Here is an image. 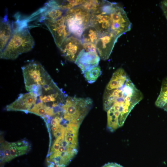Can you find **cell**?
Instances as JSON below:
<instances>
[{
    "label": "cell",
    "instance_id": "obj_1",
    "mask_svg": "<svg viewBox=\"0 0 167 167\" xmlns=\"http://www.w3.org/2000/svg\"><path fill=\"white\" fill-rule=\"evenodd\" d=\"M89 25L100 35L112 33L118 37L130 30L131 27L123 8L117 3L107 1L91 13Z\"/></svg>",
    "mask_w": 167,
    "mask_h": 167
},
{
    "label": "cell",
    "instance_id": "obj_2",
    "mask_svg": "<svg viewBox=\"0 0 167 167\" xmlns=\"http://www.w3.org/2000/svg\"><path fill=\"white\" fill-rule=\"evenodd\" d=\"M143 98L142 92L134 86L118 99L107 111L108 130L113 132L122 126L131 110Z\"/></svg>",
    "mask_w": 167,
    "mask_h": 167
},
{
    "label": "cell",
    "instance_id": "obj_3",
    "mask_svg": "<svg viewBox=\"0 0 167 167\" xmlns=\"http://www.w3.org/2000/svg\"><path fill=\"white\" fill-rule=\"evenodd\" d=\"M14 24L13 35L5 48L0 52L1 59L14 60L21 54L31 50L34 46V41L27 23L17 20Z\"/></svg>",
    "mask_w": 167,
    "mask_h": 167
},
{
    "label": "cell",
    "instance_id": "obj_4",
    "mask_svg": "<svg viewBox=\"0 0 167 167\" xmlns=\"http://www.w3.org/2000/svg\"><path fill=\"white\" fill-rule=\"evenodd\" d=\"M26 89L36 93L38 97L42 93V89L53 80L40 63L32 62L21 68Z\"/></svg>",
    "mask_w": 167,
    "mask_h": 167
},
{
    "label": "cell",
    "instance_id": "obj_5",
    "mask_svg": "<svg viewBox=\"0 0 167 167\" xmlns=\"http://www.w3.org/2000/svg\"><path fill=\"white\" fill-rule=\"evenodd\" d=\"M92 104L90 98L67 96L62 106L63 118L69 122L80 125Z\"/></svg>",
    "mask_w": 167,
    "mask_h": 167
},
{
    "label": "cell",
    "instance_id": "obj_6",
    "mask_svg": "<svg viewBox=\"0 0 167 167\" xmlns=\"http://www.w3.org/2000/svg\"><path fill=\"white\" fill-rule=\"evenodd\" d=\"M90 13L81 5L66 11V23L71 35L80 39L85 28L89 25Z\"/></svg>",
    "mask_w": 167,
    "mask_h": 167
},
{
    "label": "cell",
    "instance_id": "obj_7",
    "mask_svg": "<svg viewBox=\"0 0 167 167\" xmlns=\"http://www.w3.org/2000/svg\"><path fill=\"white\" fill-rule=\"evenodd\" d=\"M67 96L53 81L43 89L41 94L38 97L39 101H38L55 108L62 106Z\"/></svg>",
    "mask_w": 167,
    "mask_h": 167
},
{
    "label": "cell",
    "instance_id": "obj_8",
    "mask_svg": "<svg viewBox=\"0 0 167 167\" xmlns=\"http://www.w3.org/2000/svg\"><path fill=\"white\" fill-rule=\"evenodd\" d=\"M43 22L51 32L55 44L59 48L63 41L71 35L67 26L64 15L56 20H45Z\"/></svg>",
    "mask_w": 167,
    "mask_h": 167
},
{
    "label": "cell",
    "instance_id": "obj_9",
    "mask_svg": "<svg viewBox=\"0 0 167 167\" xmlns=\"http://www.w3.org/2000/svg\"><path fill=\"white\" fill-rule=\"evenodd\" d=\"M83 48L81 39L71 35L63 41L59 49L62 55L65 59L75 62Z\"/></svg>",
    "mask_w": 167,
    "mask_h": 167
},
{
    "label": "cell",
    "instance_id": "obj_10",
    "mask_svg": "<svg viewBox=\"0 0 167 167\" xmlns=\"http://www.w3.org/2000/svg\"><path fill=\"white\" fill-rule=\"evenodd\" d=\"M38 97L37 94L33 92L20 94L14 101L6 106V109L28 113L36 103Z\"/></svg>",
    "mask_w": 167,
    "mask_h": 167
},
{
    "label": "cell",
    "instance_id": "obj_11",
    "mask_svg": "<svg viewBox=\"0 0 167 167\" xmlns=\"http://www.w3.org/2000/svg\"><path fill=\"white\" fill-rule=\"evenodd\" d=\"M118 38L112 33L100 35L96 47L101 59L106 60L109 58Z\"/></svg>",
    "mask_w": 167,
    "mask_h": 167
},
{
    "label": "cell",
    "instance_id": "obj_12",
    "mask_svg": "<svg viewBox=\"0 0 167 167\" xmlns=\"http://www.w3.org/2000/svg\"><path fill=\"white\" fill-rule=\"evenodd\" d=\"M100 58L97 51H88L83 48L77 57L75 63L82 73L98 66Z\"/></svg>",
    "mask_w": 167,
    "mask_h": 167
},
{
    "label": "cell",
    "instance_id": "obj_13",
    "mask_svg": "<svg viewBox=\"0 0 167 167\" xmlns=\"http://www.w3.org/2000/svg\"><path fill=\"white\" fill-rule=\"evenodd\" d=\"M13 22L11 23L8 19V13L0 19V50L1 52L5 48L14 32Z\"/></svg>",
    "mask_w": 167,
    "mask_h": 167
},
{
    "label": "cell",
    "instance_id": "obj_14",
    "mask_svg": "<svg viewBox=\"0 0 167 167\" xmlns=\"http://www.w3.org/2000/svg\"><path fill=\"white\" fill-rule=\"evenodd\" d=\"M66 12L59 8L49 6L46 3L36 13L40 14V21L41 22L45 20H57L63 16Z\"/></svg>",
    "mask_w": 167,
    "mask_h": 167
},
{
    "label": "cell",
    "instance_id": "obj_15",
    "mask_svg": "<svg viewBox=\"0 0 167 167\" xmlns=\"http://www.w3.org/2000/svg\"><path fill=\"white\" fill-rule=\"evenodd\" d=\"M130 79L125 71L122 68L117 69L113 73L106 86L105 90H111L120 88L123 86Z\"/></svg>",
    "mask_w": 167,
    "mask_h": 167
},
{
    "label": "cell",
    "instance_id": "obj_16",
    "mask_svg": "<svg viewBox=\"0 0 167 167\" xmlns=\"http://www.w3.org/2000/svg\"><path fill=\"white\" fill-rule=\"evenodd\" d=\"M28 112L33 113L43 118L53 116L56 114L54 108L49 106L40 101H37Z\"/></svg>",
    "mask_w": 167,
    "mask_h": 167
},
{
    "label": "cell",
    "instance_id": "obj_17",
    "mask_svg": "<svg viewBox=\"0 0 167 167\" xmlns=\"http://www.w3.org/2000/svg\"><path fill=\"white\" fill-rule=\"evenodd\" d=\"M9 147L12 159L26 153L30 148L28 143L24 140L9 143Z\"/></svg>",
    "mask_w": 167,
    "mask_h": 167
},
{
    "label": "cell",
    "instance_id": "obj_18",
    "mask_svg": "<svg viewBox=\"0 0 167 167\" xmlns=\"http://www.w3.org/2000/svg\"><path fill=\"white\" fill-rule=\"evenodd\" d=\"M86 0H50L47 3L49 5L56 7L64 11L81 5Z\"/></svg>",
    "mask_w": 167,
    "mask_h": 167
},
{
    "label": "cell",
    "instance_id": "obj_19",
    "mask_svg": "<svg viewBox=\"0 0 167 167\" xmlns=\"http://www.w3.org/2000/svg\"><path fill=\"white\" fill-rule=\"evenodd\" d=\"M100 35L96 29L89 25L84 29L81 35L80 39L83 43H96Z\"/></svg>",
    "mask_w": 167,
    "mask_h": 167
},
{
    "label": "cell",
    "instance_id": "obj_20",
    "mask_svg": "<svg viewBox=\"0 0 167 167\" xmlns=\"http://www.w3.org/2000/svg\"><path fill=\"white\" fill-rule=\"evenodd\" d=\"M167 103V77L163 80L160 93L155 104L160 108H162Z\"/></svg>",
    "mask_w": 167,
    "mask_h": 167
},
{
    "label": "cell",
    "instance_id": "obj_21",
    "mask_svg": "<svg viewBox=\"0 0 167 167\" xmlns=\"http://www.w3.org/2000/svg\"><path fill=\"white\" fill-rule=\"evenodd\" d=\"M102 73L100 66H98L85 72L83 74L86 80L89 83L95 82Z\"/></svg>",
    "mask_w": 167,
    "mask_h": 167
},
{
    "label": "cell",
    "instance_id": "obj_22",
    "mask_svg": "<svg viewBox=\"0 0 167 167\" xmlns=\"http://www.w3.org/2000/svg\"><path fill=\"white\" fill-rule=\"evenodd\" d=\"M106 0H86L81 5L90 13L102 6Z\"/></svg>",
    "mask_w": 167,
    "mask_h": 167
},
{
    "label": "cell",
    "instance_id": "obj_23",
    "mask_svg": "<svg viewBox=\"0 0 167 167\" xmlns=\"http://www.w3.org/2000/svg\"><path fill=\"white\" fill-rule=\"evenodd\" d=\"M1 148L3 150L5 154V158L2 164L11 161L12 159L10 153L9 143L5 142L3 143H2Z\"/></svg>",
    "mask_w": 167,
    "mask_h": 167
},
{
    "label": "cell",
    "instance_id": "obj_24",
    "mask_svg": "<svg viewBox=\"0 0 167 167\" xmlns=\"http://www.w3.org/2000/svg\"><path fill=\"white\" fill-rule=\"evenodd\" d=\"M160 5L161 8L167 19V0L162 1Z\"/></svg>",
    "mask_w": 167,
    "mask_h": 167
},
{
    "label": "cell",
    "instance_id": "obj_25",
    "mask_svg": "<svg viewBox=\"0 0 167 167\" xmlns=\"http://www.w3.org/2000/svg\"><path fill=\"white\" fill-rule=\"evenodd\" d=\"M102 167H124L122 166L115 163H108L105 164Z\"/></svg>",
    "mask_w": 167,
    "mask_h": 167
},
{
    "label": "cell",
    "instance_id": "obj_26",
    "mask_svg": "<svg viewBox=\"0 0 167 167\" xmlns=\"http://www.w3.org/2000/svg\"><path fill=\"white\" fill-rule=\"evenodd\" d=\"M162 109L167 112V103L164 106Z\"/></svg>",
    "mask_w": 167,
    "mask_h": 167
}]
</instances>
